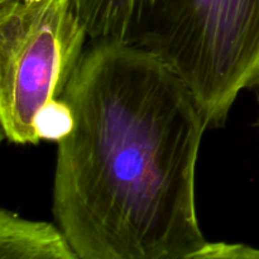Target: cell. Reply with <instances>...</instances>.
I'll use <instances>...</instances> for the list:
<instances>
[{
  "mask_svg": "<svg viewBox=\"0 0 259 259\" xmlns=\"http://www.w3.org/2000/svg\"><path fill=\"white\" fill-rule=\"evenodd\" d=\"M14 2H23V0H0V4H7V3H14Z\"/></svg>",
  "mask_w": 259,
  "mask_h": 259,
  "instance_id": "8",
  "label": "cell"
},
{
  "mask_svg": "<svg viewBox=\"0 0 259 259\" xmlns=\"http://www.w3.org/2000/svg\"><path fill=\"white\" fill-rule=\"evenodd\" d=\"M88 37L70 0L0 4V124L9 143L39 142L35 118L62 98Z\"/></svg>",
  "mask_w": 259,
  "mask_h": 259,
  "instance_id": "3",
  "label": "cell"
},
{
  "mask_svg": "<svg viewBox=\"0 0 259 259\" xmlns=\"http://www.w3.org/2000/svg\"><path fill=\"white\" fill-rule=\"evenodd\" d=\"M24 2H28V3H35V2H40V0H24Z\"/></svg>",
  "mask_w": 259,
  "mask_h": 259,
  "instance_id": "9",
  "label": "cell"
},
{
  "mask_svg": "<svg viewBox=\"0 0 259 259\" xmlns=\"http://www.w3.org/2000/svg\"><path fill=\"white\" fill-rule=\"evenodd\" d=\"M179 75L209 126L259 86V0H157L138 45Z\"/></svg>",
  "mask_w": 259,
  "mask_h": 259,
  "instance_id": "2",
  "label": "cell"
},
{
  "mask_svg": "<svg viewBox=\"0 0 259 259\" xmlns=\"http://www.w3.org/2000/svg\"><path fill=\"white\" fill-rule=\"evenodd\" d=\"M34 125L39 141L60 143L72 132L75 116L65 99H55L38 113Z\"/></svg>",
  "mask_w": 259,
  "mask_h": 259,
  "instance_id": "6",
  "label": "cell"
},
{
  "mask_svg": "<svg viewBox=\"0 0 259 259\" xmlns=\"http://www.w3.org/2000/svg\"><path fill=\"white\" fill-rule=\"evenodd\" d=\"M75 116L60 142L56 225L81 259H187L207 243L195 174L202 111L151 51L91 40L63 93Z\"/></svg>",
  "mask_w": 259,
  "mask_h": 259,
  "instance_id": "1",
  "label": "cell"
},
{
  "mask_svg": "<svg viewBox=\"0 0 259 259\" xmlns=\"http://www.w3.org/2000/svg\"><path fill=\"white\" fill-rule=\"evenodd\" d=\"M258 105H259V98H258Z\"/></svg>",
  "mask_w": 259,
  "mask_h": 259,
  "instance_id": "10",
  "label": "cell"
},
{
  "mask_svg": "<svg viewBox=\"0 0 259 259\" xmlns=\"http://www.w3.org/2000/svg\"><path fill=\"white\" fill-rule=\"evenodd\" d=\"M0 259H81L60 228L0 211Z\"/></svg>",
  "mask_w": 259,
  "mask_h": 259,
  "instance_id": "5",
  "label": "cell"
},
{
  "mask_svg": "<svg viewBox=\"0 0 259 259\" xmlns=\"http://www.w3.org/2000/svg\"><path fill=\"white\" fill-rule=\"evenodd\" d=\"M91 40L138 45L157 0H70Z\"/></svg>",
  "mask_w": 259,
  "mask_h": 259,
  "instance_id": "4",
  "label": "cell"
},
{
  "mask_svg": "<svg viewBox=\"0 0 259 259\" xmlns=\"http://www.w3.org/2000/svg\"><path fill=\"white\" fill-rule=\"evenodd\" d=\"M187 259H259V248L243 243H209Z\"/></svg>",
  "mask_w": 259,
  "mask_h": 259,
  "instance_id": "7",
  "label": "cell"
}]
</instances>
